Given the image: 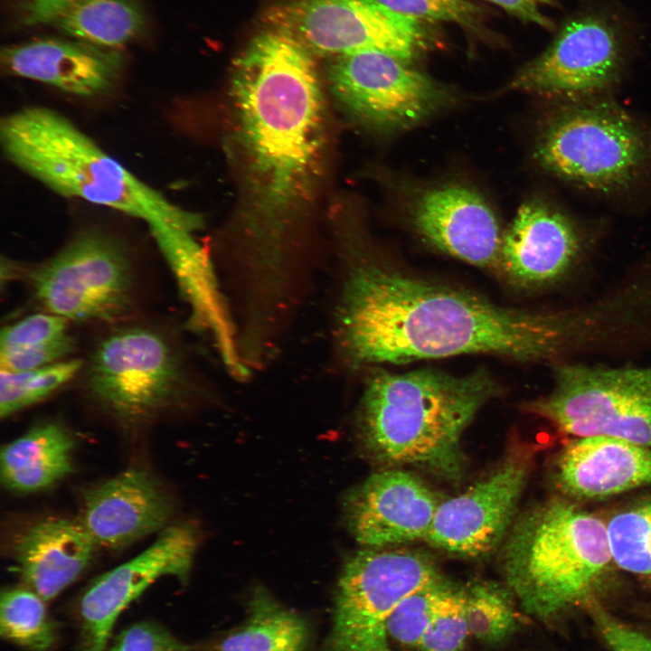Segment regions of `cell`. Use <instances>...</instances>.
<instances>
[{
	"mask_svg": "<svg viewBox=\"0 0 651 651\" xmlns=\"http://www.w3.org/2000/svg\"><path fill=\"white\" fill-rule=\"evenodd\" d=\"M316 56L273 28L234 60L231 96L242 176L241 247L225 269L241 287L279 295L307 274L291 235L311 200L325 145Z\"/></svg>",
	"mask_w": 651,
	"mask_h": 651,
	"instance_id": "cell-1",
	"label": "cell"
},
{
	"mask_svg": "<svg viewBox=\"0 0 651 651\" xmlns=\"http://www.w3.org/2000/svg\"><path fill=\"white\" fill-rule=\"evenodd\" d=\"M338 253L332 338L338 359L350 368L470 354L543 360L583 338L579 312L502 307L358 259L345 250Z\"/></svg>",
	"mask_w": 651,
	"mask_h": 651,
	"instance_id": "cell-2",
	"label": "cell"
},
{
	"mask_svg": "<svg viewBox=\"0 0 651 651\" xmlns=\"http://www.w3.org/2000/svg\"><path fill=\"white\" fill-rule=\"evenodd\" d=\"M498 392L484 369L460 376L434 369L377 370L367 378L359 406L362 440L381 462L458 481L465 467L463 434Z\"/></svg>",
	"mask_w": 651,
	"mask_h": 651,
	"instance_id": "cell-3",
	"label": "cell"
},
{
	"mask_svg": "<svg viewBox=\"0 0 651 651\" xmlns=\"http://www.w3.org/2000/svg\"><path fill=\"white\" fill-rule=\"evenodd\" d=\"M2 148L15 166L71 198L146 221L197 230L202 218L146 184L61 114L21 108L2 119Z\"/></svg>",
	"mask_w": 651,
	"mask_h": 651,
	"instance_id": "cell-4",
	"label": "cell"
},
{
	"mask_svg": "<svg viewBox=\"0 0 651 651\" xmlns=\"http://www.w3.org/2000/svg\"><path fill=\"white\" fill-rule=\"evenodd\" d=\"M611 561L603 521L571 501L555 498L516 524L505 547L503 570L524 611L548 620L589 600Z\"/></svg>",
	"mask_w": 651,
	"mask_h": 651,
	"instance_id": "cell-5",
	"label": "cell"
},
{
	"mask_svg": "<svg viewBox=\"0 0 651 651\" xmlns=\"http://www.w3.org/2000/svg\"><path fill=\"white\" fill-rule=\"evenodd\" d=\"M534 152L552 175L611 194L632 187L651 169V133L610 99L570 100L549 118Z\"/></svg>",
	"mask_w": 651,
	"mask_h": 651,
	"instance_id": "cell-6",
	"label": "cell"
},
{
	"mask_svg": "<svg viewBox=\"0 0 651 651\" xmlns=\"http://www.w3.org/2000/svg\"><path fill=\"white\" fill-rule=\"evenodd\" d=\"M88 393L124 421L150 419L177 401L190 380L165 334L148 326L118 327L94 347L84 371Z\"/></svg>",
	"mask_w": 651,
	"mask_h": 651,
	"instance_id": "cell-7",
	"label": "cell"
},
{
	"mask_svg": "<svg viewBox=\"0 0 651 651\" xmlns=\"http://www.w3.org/2000/svg\"><path fill=\"white\" fill-rule=\"evenodd\" d=\"M527 410L575 438L609 436L651 448V365H559L550 393Z\"/></svg>",
	"mask_w": 651,
	"mask_h": 651,
	"instance_id": "cell-8",
	"label": "cell"
},
{
	"mask_svg": "<svg viewBox=\"0 0 651 651\" xmlns=\"http://www.w3.org/2000/svg\"><path fill=\"white\" fill-rule=\"evenodd\" d=\"M442 577L425 554L365 550L350 557L341 573L333 624L322 651H392L391 615L401 600Z\"/></svg>",
	"mask_w": 651,
	"mask_h": 651,
	"instance_id": "cell-9",
	"label": "cell"
},
{
	"mask_svg": "<svg viewBox=\"0 0 651 651\" xmlns=\"http://www.w3.org/2000/svg\"><path fill=\"white\" fill-rule=\"evenodd\" d=\"M265 21L269 28L289 34L315 56L375 51L408 63L427 44L420 21L378 0H295L270 8Z\"/></svg>",
	"mask_w": 651,
	"mask_h": 651,
	"instance_id": "cell-10",
	"label": "cell"
},
{
	"mask_svg": "<svg viewBox=\"0 0 651 651\" xmlns=\"http://www.w3.org/2000/svg\"><path fill=\"white\" fill-rule=\"evenodd\" d=\"M38 301L67 320L115 321L133 306L130 259L115 240L83 231L32 273Z\"/></svg>",
	"mask_w": 651,
	"mask_h": 651,
	"instance_id": "cell-11",
	"label": "cell"
},
{
	"mask_svg": "<svg viewBox=\"0 0 651 651\" xmlns=\"http://www.w3.org/2000/svg\"><path fill=\"white\" fill-rule=\"evenodd\" d=\"M326 79L332 93L350 115L383 130L404 129L421 122L446 98L425 74L375 51L329 58Z\"/></svg>",
	"mask_w": 651,
	"mask_h": 651,
	"instance_id": "cell-12",
	"label": "cell"
},
{
	"mask_svg": "<svg viewBox=\"0 0 651 651\" xmlns=\"http://www.w3.org/2000/svg\"><path fill=\"white\" fill-rule=\"evenodd\" d=\"M537 449L527 441H514L486 476L464 493L442 500L425 541L467 557L495 550L512 521Z\"/></svg>",
	"mask_w": 651,
	"mask_h": 651,
	"instance_id": "cell-13",
	"label": "cell"
},
{
	"mask_svg": "<svg viewBox=\"0 0 651 651\" xmlns=\"http://www.w3.org/2000/svg\"><path fill=\"white\" fill-rule=\"evenodd\" d=\"M621 61L613 29L599 18L582 17L566 24L509 87L563 101L598 97L618 80Z\"/></svg>",
	"mask_w": 651,
	"mask_h": 651,
	"instance_id": "cell-14",
	"label": "cell"
},
{
	"mask_svg": "<svg viewBox=\"0 0 651 651\" xmlns=\"http://www.w3.org/2000/svg\"><path fill=\"white\" fill-rule=\"evenodd\" d=\"M197 543L191 524L169 525L145 551L94 580L78 606L80 651H105L121 612L156 580L175 576L185 580Z\"/></svg>",
	"mask_w": 651,
	"mask_h": 651,
	"instance_id": "cell-15",
	"label": "cell"
},
{
	"mask_svg": "<svg viewBox=\"0 0 651 651\" xmlns=\"http://www.w3.org/2000/svg\"><path fill=\"white\" fill-rule=\"evenodd\" d=\"M442 500L411 473L382 471L348 495L347 521L356 541L371 548L425 540Z\"/></svg>",
	"mask_w": 651,
	"mask_h": 651,
	"instance_id": "cell-16",
	"label": "cell"
},
{
	"mask_svg": "<svg viewBox=\"0 0 651 651\" xmlns=\"http://www.w3.org/2000/svg\"><path fill=\"white\" fill-rule=\"evenodd\" d=\"M584 239L566 212L542 201H530L520 206L502 236L500 267L519 285H549L577 264Z\"/></svg>",
	"mask_w": 651,
	"mask_h": 651,
	"instance_id": "cell-17",
	"label": "cell"
},
{
	"mask_svg": "<svg viewBox=\"0 0 651 651\" xmlns=\"http://www.w3.org/2000/svg\"><path fill=\"white\" fill-rule=\"evenodd\" d=\"M412 219L417 231L439 250L475 266H500L503 235L475 190L458 184L429 189L417 200Z\"/></svg>",
	"mask_w": 651,
	"mask_h": 651,
	"instance_id": "cell-18",
	"label": "cell"
},
{
	"mask_svg": "<svg viewBox=\"0 0 651 651\" xmlns=\"http://www.w3.org/2000/svg\"><path fill=\"white\" fill-rule=\"evenodd\" d=\"M173 504L144 469H128L90 489L80 522L96 545L119 549L167 527Z\"/></svg>",
	"mask_w": 651,
	"mask_h": 651,
	"instance_id": "cell-19",
	"label": "cell"
},
{
	"mask_svg": "<svg viewBox=\"0 0 651 651\" xmlns=\"http://www.w3.org/2000/svg\"><path fill=\"white\" fill-rule=\"evenodd\" d=\"M1 63L12 75L93 97L115 84L123 56L118 49L78 39L41 38L4 48Z\"/></svg>",
	"mask_w": 651,
	"mask_h": 651,
	"instance_id": "cell-20",
	"label": "cell"
},
{
	"mask_svg": "<svg viewBox=\"0 0 651 651\" xmlns=\"http://www.w3.org/2000/svg\"><path fill=\"white\" fill-rule=\"evenodd\" d=\"M559 488L575 499H602L651 485V448L609 436L577 437L555 463Z\"/></svg>",
	"mask_w": 651,
	"mask_h": 651,
	"instance_id": "cell-21",
	"label": "cell"
},
{
	"mask_svg": "<svg viewBox=\"0 0 651 651\" xmlns=\"http://www.w3.org/2000/svg\"><path fill=\"white\" fill-rule=\"evenodd\" d=\"M95 545L80 521L52 517L18 534L14 552L24 586L47 601L83 572Z\"/></svg>",
	"mask_w": 651,
	"mask_h": 651,
	"instance_id": "cell-22",
	"label": "cell"
},
{
	"mask_svg": "<svg viewBox=\"0 0 651 651\" xmlns=\"http://www.w3.org/2000/svg\"><path fill=\"white\" fill-rule=\"evenodd\" d=\"M22 22L51 26L73 39L118 49L144 31L137 0H22Z\"/></svg>",
	"mask_w": 651,
	"mask_h": 651,
	"instance_id": "cell-23",
	"label": "cell"
},
{
	"mask_svg": "<svg viewBox=\"0 0 651 651\" xmlns=\"http://www.w3.org/2000/svg\"><path fill=\"white\" fill-rule=\"evenodd\" d=\"M73 448L71 436L56 423L31 429L2 448V484L19 493L51 486L72 471Z\"/></svg>",
	"mask_w": 651,
	"mask_h": 651,
	"instance_id": "cell-24",
	"label": "cell"
},
{
	"mask_svg": "<svg viewBox=\"0 0 651 651\" xmlns=\"http://www.w3.org/2000/svg\"><path fill=\"white\" fill-rule=\"evenodd\" d=\"M308 639L306 619L257 588L245 622L220 642L218 651H304Z\"/></svg>",
	"mask_w": 651,
	"mask_h": 651,
	"instance_id": "cell-25",
	"label": "cell"
},
{
	"mask_svg": "<svg viewBox=\"0 0 651 651\" xmlns=\"http://www.w3.org/2000/svg\"><path fill=\"white\" fill-rule=\"evenodd\" d=\"M0 632L2 637L30 651H49L57 637L45 600L26 586L2 591Z\"/></svg>",
	"mask_w": 651,
	"mask_h": 651,
	"instance_id": "cell-26",
	"label": "cell"
},
{
	"mask_svg": "<svg viewBox=\"0 0 651 651\" xmlns=\"http://www.w3.org/2000/svg\"><path fill=\"white\" fill-rule=\"evenodd\" d=\"M606 525L613 561L651 581V496L619 510Z\"/></svg>",
	"mask_w": 651,
	"mask_h": 651,
	"instance_id": "cell-27",
	"label": "cell"
},
{
	"mask_svg": "<svg viewBox=\"0 0 651 651\" xmlns=\"http://www.w3.org/2000/svg\"><path fill=\"white\" fill-rule=\"evenodd\" d=\"M514 596L506 586L480 581L465 589V609L471 636L484 644L498 645L518 627Z\"/></svg>",
	"mask_w": 651,
	"mask_h": 651,
	"instance_id": "cell-28",
	"label": "cell"
},
{
	"mask_svg": "<svg viewBox=\"0 0 651 651\" xmlns=\"http://www.w3.org/2000/svg\"><path fill=\"white\" fill-rule=\"evenodd\" d=\"M83 364L80 359H71L29 371H1V417H8L48 397L78 375Z\"/></svg>",
	"mask_w": 651,
	"mask_h": 651,
	"instance_id": "cell-29",
	"label": "cell"
},
{
	"mask_svg": "<svg viewBox=\"0 0 651 651\" xmlns=\"http://www.w3.org/2000/svg\"><path fill=\"white\" fill-rule=\"evenodd\" d=\"M452 585L442 576L401 600L389 619L390 640L419 648L440 599Z\"/></svg>",
	"mask_w": 651,
	"mask_h": 651,
	"instance_id": "cell-30",
	"label": "cell"
},
{
	"mask_svg": "<svg viewBox=\"0 0 651 651\" xmlns=\"http://www.w3.org/2000/svg\"><path fill=\"white\" fill-rule=\"evenodd\" d=\"M468 635L465 589L453 584L440 599L418 649L461 651Z\"/></svg>",
	"mask_w": 651,
	"mask_h": 651,
	"instance_id": "cell-31",
	"label": "cell"
},
{
	"mask_svg": "<svg viewBox=\"0 0 651 651\" xmlns=\"http://www.w3.org/2000/svg\"><path fill=\"white\" fill-rule=\"evenodd\" d=\"M403 16L417 21H445L471 25L477 8L467 0H378Z\"/></svg>",
	"mask_w": 651,
	"mask_h": 651,
	"instance_id": "cell-32",
	"label": "cell"
},
{
	"mask_svg": "<svg viewBox=\"0 0 651 651\" xmlns=\"http://www.w3.org/2000/svg\"><path fill=\"white\" fill-rule=\"evenodd\" d=\"M68 320L55 314H34L2 329L1 349L44 344L66 335Z\"/></svg>",
	"mask_w": 651,
	"mask_h": 651,
	"instance_id": "cell-33",
	"label": "cell"
},
{
	"mask_svg": "<svg viewBox=\"0 0 651 651\" xmlns=\"http://www.w3.org/2000/svg\"><path fill=\"white\" fill-rule=\"evenodd\" d=\"M74 340L67 334L52 341L15 349H1V371L23 372L61 361L72 353Z\"/></svg>",
	"mask_w": 651,
	"mask_h": 651,
	"instance_id": "cell-34",
	"label": "cell"
},
{
	"mask_svg": "<svg viewBox=\"0 0 651 651\" xmlns=\"http://www.w3.org/2000/svg\"><path fill=\"white\" fill-rule=\"evenodd\" d=\"M108 651H191L163 626L151 622H137L122 630Z\"/></svg>",
	"mask_w": 651,
	"mask_h": 651,
	"instance_id": "cell-35",
	"label": "cell"
},
{
	"mask_svg": "<svg viewBox=\"0 0 651 651\" xmlns=\"http://www.w3.org/2000/svg\"><path fill=\"white\" fill-rule=\"evenodd\" d=\"M588 608L611 651H651L650 637L621 622L593 601Z\"/></svg>",
	"mask_w": 651,
	"mask_h": 651,
	"instance_id": "cell-36",
	"label": "cell"
},
{
	"mask_svg": "<svg viewBox=\"0 0 651 651\" xmlns=\"http://www.w3.org/2000/svg\"><path fill=\"white\" fill-rule=\"evenodd\" d=\"M505 9L517 18L531 22L546 29L552 28V23L540 10L541 0H486Z\"/></svg>",
	"mask_w": 651,
	"mask_h": 651,
	"instance_id": "cell-37",
	"label": "cell"
}]
</instances>
